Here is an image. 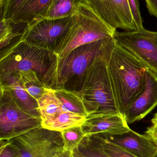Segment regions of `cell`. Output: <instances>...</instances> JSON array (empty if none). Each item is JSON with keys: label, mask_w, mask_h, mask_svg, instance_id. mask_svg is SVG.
Listing matches in <instances>:
<instances>
[{"label": "cell", "mask_w": 157, "mask_h": 157, "mask_svg": "<svg viewBox=\"0 0 157 157\" xmlns=\"http://www.w3.org/2000/svg\"><path fill=\"white\" fill-rule=\"evenodd\" d=\"M116 42L112 38L95 58L87 70L79 92L87 115L121 113L112 86L108 64Z\"/></svg>", "instance_id": "cell-1"}, {"label": "cell", "mask_w": 157, "mask_h": 157, "mask_svg": "<svg viewBox=\"0 0 157 157\" xmlns=\"http://www.w3.org/2000/svg\"><path fill=\"white\" fill-rule=\"evenodd\" d=\"M112 38L77 47L64 58L56 56L45 75V84L53 89L79 92L89 65Z\"/></svg>", "instance_id": "cell-2"}, {"label": "cell", "mask_w": 157, "mask_h": 157, "mask_svg": "<svg viewBox=\"0 0 157 157\" xmlns=\"http://www.w3.org/2000/svg\"><path fill=\"white\" fill-rule=\"evenodd\" d=\"M108 69L119 109L122 113L143 90L148 69L116 43Z\"/></svg>", "instance_id": "cell-3"}, {"label": "cell", "mask_w": 157, "mask_h": 157, "mask_svg": "<svg viewBox=\"0 0 157 157\" xmlns=\"http://www.w3.org/2000/svg\"><path fill=\"white\" fill-rule=\"evenodd\" d=\"M116 30L106 24L83 0L73 15L70 28L54 50V53L58 58H64L77 47L112 38Z\"/></svg>", "instance_id": "cell-4"}, {"label": "cell", "mask_w": 157, "mask_h": 157, "mask_svg": "<svg viewBox=\"0 0 157 157\" xmlns=\"http://www.w3.org/2000/svg\"><path fill=\"white\" fill-rule=\"evenodd\" d=\"M56 56L53 52L21 38L1 51V82L11 75L32 70L45 83V75Z\"/></svg>", "instance_id": "cell-5"}, {"label": "cell", "mask_w": 157, "mask_h": 157, "mask_svg": "<svg viewBox=\"0 0 157 157\" xmlns=\"http://www.w3.org/2000/svg\"><path fill=\"white\" fill-rule=\"evenodd\" d=\"M41 127H42V121L40 117L34 116L22 109L5 90L1 89V141H10Z\"/></svg>", "instance_id": "cell-6"}, {"label": "cell", "mask_w": 157, "mask_h": 157, "mask_svg": "<svg viewBox=\"0 0 157 157\" xmlns=\"http://www.w3.org/2000/svg\"><path fill=\"white\" fill-rule=\"evenodd\" d=\"M9 144L19 157H51L63 148L61 132L42 126L13 138Z\"/></svg>", "instance_id": "cell-7"}, {"label": "cell", "mask_w": 157, "mask_h": 157, "mask_svg": "<svg viewBox=\"0 0 157 157\" xmlns=\"http://www.w3.org/2000/svg\"><path fill=\"white\" fill-rule=\"evenodd\" d=\"M113 38L117 44L157 75V32L145 28L124 32L116 30Z\"/></svg>", "instance_id": "cell-8"}, {"label": "cell", "mask_w": 157, "mask_h": 157, "mask_svg": "<svg viewBox=\"0 0 157 157\" xmlns=\"http://www.w3.org/2000/svg\"><path fill=\"white\" fill-rule=\"evenodd\" d=\"M73 16L55 19L44 18L29 26H26L21 39L54 52L70 28Z\"/></svg>", "instance_id": "cell-9"}, {"label": "cell", "mask_w": 157, "mask_h": 157, "mask_svg": "<svg viewBox=\"0 0 157 157\" xmlns=\"http://www.w3.org/2000/svg\"><path fill=\"white\" fill-rule=\"evenodd\" d=\"M106 24L125 31L137 30L128 0H84Z\"/></svg>", "instance_id": "cell-10"}, {"label": "cell", "mask_w": 157, "mask_h": 157, "mask_svg": "<svg viewBox=\"0 0 157 157\" xmlns=\"http://www.w3.org/2000/svg\"><path fill=\"white\" fill-rule=\"evenodd\" d=\"M157 106V75L147 69L143 90L122 114L128 124H132L143 119Z\"/></svg>", "instance_id": "cell-11"}, {"label": "cell", "mask_w": 157, "mask_h": 157, "mask_svg": "<svg viewBox=\"0 0 157 157\" xmlns=\"http://www.w3.org/2000/svg\"><path fill=\"white\" fill-rule=\"evenodd\" d=\"M121 113L87 115L82 127L85 136L95 134L108 136L122 135L131 130Z\"/></svg>", "instance_id": "cell-12"}, {"label": "cell", "mask_w": 157, "mask_h": 157, "mask_svg": "<svg viewBox=\"0 0 157 157\" xmlns=\"http://www.w3.org/2000/svg\"><path fill=\"white\" fill-rule=\"evenodd\" d=\"M102 135L136 157H153L157 151V147L147 135L132 130L119 135Z\"/></svg>", "instance_id": "cell-13"}, {"label": "cell", "mask_w": 157, "mask_h": 157, "mask_svg": "<svg viewBox=\"0 0 157 157\" xmlns=\"http://www.w3.org/2000/svg\"><path fill=\"white\" fill-rule=\"evenodd\" d=\"M1 89L5 90L22 109L41 118L37 101L23 88L18 73L11 75L1 82Z\"/></svg>", "instance_id": "cell-14"}, {"label": "cell", "mask_w": 157, "mask_h": 157, "mask_svg": "<svg viewBox=\"0 0 157 157\" xmlns=\"http://www.w3.org/2000/svg\"><path fill=\"white\" fill-rule=\"evenodd\" d=\"M56 0H27L10 18L14 25L26 24L27 26L40 20Z\"/></svg>", "instance_id": "cell-15"}, {"label": "cell", "mask_w": 157, "mask_h": 157, "mask_svg": "<svg viewBox=\"0 0 157 157\" xmlns=\"http://www.w3.org/2000/svg\"><path fill=\"white\" fill-rule=\"evenodd\" d=\"M37 101L42 124L51 121L62 111L61 101L56 97L54 90L50 88Z\"/></svg>", "instance_id": "cell-16"}, {"label": "cell", "mask_w": 157, "mask_h": 157, "mask_svg": "<svg viewBox=\"0 0 157 157\" xmlns=\"http://www.w3.org/2000/svg\"><path fill=\"white\" fill-rule=\"evenodd\" d=\"M86 120L85 115L61 111L51 121L42 124V126L51 131L62 132L72 127L82 125Z\"/></svg>", "instance_id": "cell-17"}, {"label": "cell", "mask_w": 157, "mask_h": 157, "mask_svg": "<svg viewBox=\"0 0 157 157\" xmlns=\"http://www.w3.org/2000/svg\"><path fill=\"white\" fill-rule=\"evenodd\" d=\"M85 139L108 157H136L101 134L85 136Z\"/></svg>", "instance_id": "cell-18"}, {"label": "cell", "mask_w": 157, "mask_h": 157, "mask_svg": "<svg viewBox=\"0 0 157 157\" xmlns=\"http://www.w3.org/2000/svg\"><path fill=\"white\" fill-rule=\"evenodd\" d=\"M53 90L56 97L61 101L62 111L87 115L84 102L78 92L65 89Z\"/></svg>", "instance_id": "cell-19"}, {"label": "cell", "mask_w": 157, "mask_h": 157, "mask_svg": "<svg viewBox=\"0 0 157 157\" xmlns=\"http://www.w3.org/2000/svg\"><path fill=\"white\" fill-rule=\"evenodd\" d=\"M20 82L25 90L37 100L42 96L49 87L41 79L34 71L18 72Z\"/></svg>", "instance_id": "cell-20"}, {"label": "cell", "mask_w": 157, "mask_h": 157, "mask_svg": "<svg viewBox=\"0 0 157 157\" xmlns=\"http://www.w3.org/2000/svg\"><path fill=\"white\" fill-rule=\"evenodd\" d=\"M83 0H56L41 19H55L73 16ZM40 19V20H41Z\"/></svg>", "instance_id": "cell-21"}, {"label": "cell", "mask_w": 157, "mask_h": 157, "mask_svg": "<svg viewBox=\"0 0 157 157\" xmlns=\"http://www.w3.org/2000/svg\"><path fill=\"white\" fill-rule=\"evenodd\" d=\"M12 24L10 19L1 18V51L19 40L24 33L18 30H15Z\"/></svg>", "instance_id": "cell-22"}, {"label": "cell", "mask_w": 157, "mask_h": 157, "mask_svg": "<svg viewBox=\"0 0 157 157\" xmlns=\"http://www.w3.org/2000/svg\"><path fill=\"white\" fill-rule=\"evenodd\" d=\"M63 148L73 151L79 147L80 143L85 137L82 125L74 126L61 132Z\"/></svg>", "instance_id": "cell-23"}, {"label": "cell", "mask_w": 157, "mask_h": 157, "mask_svg": "<svg viewBox=\"0 0 157 157\" xmlns=\"http://www.w3.org/2000/svg\"><path fill=\"white\" fill-rule=\"evenodd\" d=\"M27 0H5L1 9V18L10 19L18 9Z\"/></svg>", "instance_id": "cell-24"}, {"label": "cell", "mask_w": 157, "mask_h": 157, "mask_svg": "<svg viewBox=\"0 0 157 157\" xmlns=\"http://www.w3.org/2000/svg\"><path fill=\"white\" fill-rule=\"evenodd\" d=\"M78 149L86 157H108L98 149L91 145L85 138L80 143Z\"/></svg>", "instance_id": "cell-25"}, {"label": "cell", "mask_w": 157, "mask_h": 157, "mask_svg": "<svg viewBox=\"0 0 157 157\" xmlns=\"http://www.w3.org/2000/svg\"><path fill=\"white\" fill-rule=\"evenodd\" d=\"M130 10L133 18L137 30L144 28L143 26V21L139 8L138 0H128Z\"/></svg>", "instance_id": "cell-26"}, {"label": "cell", "mask_w": 157, "mask_h": 157, "mask_svg": "<svg viewBox=\"0 0 157 157\" xmlns=\"http://www.w3.org/2000/svg\"><path fill=\"white\" fill-rule=\"evenodd\" d=\"M0 157H19L16 151L10 145L9 141H1Z\"/></svg>", "instance_id": "cell-27"}, {"label": "cell", "mask_w": 157, "mask_h": 157, "mask_svg": "<svg viewBox=\"0 0 157 157\" xmlns=\"http://www.w3.org/2000/svg\"><path fill=\"white\" fill-rule=\"evenodd\" d=\"M151 122V126L147 127L145 134L147 135L157 147V112L155 113Z\"/></svg>", "instance_id": "cell-28"}, {"label": "cell", "mask_w": 157, "mask_h": 157, "mask_svg": "<svg viewBox=\"0 0 157 157\" xmlns=\"http://www.w3.org/2000/svg\"><path fill=\"white\" fill-rule=\"evenodd\" d=\"M148 12L157 18V0H145Z\"/></svg>", "instance_id": "cell-29"}, {"label": "cell", "mask_w": 157, "mask_h": 157, "mask_svg": "<svg viewBox=\"0 0 157 157\" xmlns=\"http://www.w3.org/2000/svg\"><path fill=\"white\" fill-rule=\"evenodd\" d=\"M73 151L65 150L63 148L55 153L51 157H74Z\"/></svg>", "instance_id": "cell-30"}, {"label": "cell", "mask_w": 157, "mask_h": 157, "mask_svg": "<svg viewBox=\"0 0 157 157\" xmlns=\"http://www.w3.org/2000/svg\"><path fill=\"white\" fill-rule=\"evenodd\" d=\"M73 156L74 157H86L81 153L79 149H78V147L74 150Z\"/></svg>", "instance_id": "cell-31"}, {"label": "cell", "mask_w": 157, "mask_h": 157, "mask_svg": "<svg viewBox=\"0 0 157 157\" xmlns=\"http://www.w3.org/2000/svg\"><path fill=\"white\" fill-rule=\"evenodd\" d=\"M5 2V0H0V8H1V9H2V8Z\"/></svg>", "instance_id": "cell-32"}, {"label": "cell", "mask_w": 157, "mask_h": 157, "mask_svg": "<svg viewBox=\"0 0 157 157\" xmlns=\"http://www.w3.org/2000/svg\"><path fill=\"white\" fill-rule=\"evenodd\" d=\"M153 157H157V152H156L155 154V155H154V156Z\"/></svg>", "instance_id": "cell-33"}]
</instances>
